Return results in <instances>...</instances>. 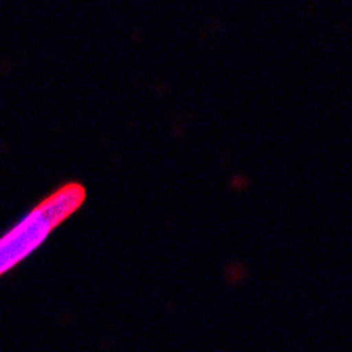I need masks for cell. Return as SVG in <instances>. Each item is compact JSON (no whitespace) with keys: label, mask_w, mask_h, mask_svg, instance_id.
I'll return each instance as SVG.
<instances>
[{"label":"cell","mask_w":352,"mask_h":352,"mask_svg":"<svg viewBox=\"0 0 352 352\" xmlns=\"http://www.w3.org/2000/svg\"><path fill=\"white\" fill-rule=\"evenodd\" d=\"M83 201L85 188L80 184H65L0 236V276L43 245L50 232L76 212Z\"/></svg>","instance_id":"6da1fadb"}]
</instances>
